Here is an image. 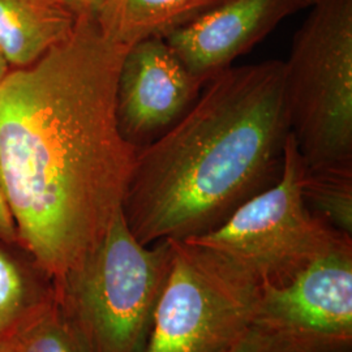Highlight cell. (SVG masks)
Returning <instances> with one entry per match:
<instances>
[{"mask_svg": "<svg viewBox=\"0 0 352 352\" xmlns=\"http://www.w3.org/2000/svg\"><path fill=\"white\" fill-rule=\"evenodd\" d=\"M126 50L96 17H77L63 42L0 81V188L19 247L52 280L122 210L138 153L116 119Z\"/></svg>", "mask_w": 352, "mask_h": 352, "instance_id": "obj_1", "label": "cell"}, {"mask_svg": "<svg viewBox=\"0 0 352 352\" xmlns=\"http://www.w3.org/2000/svg\"><path fill=\"white\" fill-rule=\"evenodd\" d=\"M289 136L283 62L228 68L136 153L122 205L126 226L144 245L213 231L277 183Z\"/></svg>", "mask_w": 352, "mask_h": 352, "instance_id": "obj_2", "label": "cell"}, {"mask_svg": "<svg viewBox=\"0 0 352 352\" xmlns=\"http://www.w3.org/2000/svg\"><path fill=\"white\" fill-rule=\"evenodd\" d=\"M170 261V240L144 245L116 214L98 245L52 280L80 351H146Z\"/></svg>", "mask_w": 352, "mask_h": 352, "instance_id": "obj_3", "label": "cell"}, {"mask_svg": "<svg viewBox=\"0 0 352 352\" xmlns=\"http://www.w3.org/2000/svg\"><path fill=\"white\" fill-rule=\"evenodd\" d=\"M285 64L289 133L307 167L352 166V0H315Z\"/></svg>", "mask_w": 352, "mask_h": 352, "instance_id": "obj_4", "label": "cell"}, {"mask_svg": "<svg viewBox=\"0 0 352 352\" xmlns=\"http://www.w3.org/2000/svg\"><path fill=\"white\" fill-rule=\"evenodd\" d=\"M171 261L145 352H231L254 325L261 285L225 254L170 240Z\"/></svg>", "mask_w": 352, "mask_h": 352, "instance_id": "obj_5", "label": "cell"}, {"mask_svg": "<svg viewBox=\"0 0 352 352\" xmlns=\"http://www.w3.org/2000/svg\"><path fill=\"white\" fill-rule=\"evenodd\" d=\"M302 170L304 161L289 133L277 183L240 205L218 228L189 241L225 254L261 287L287 285L347 235L308 209L300 190Z\"/></svg>", "mask_w": 352, "mask_h": 352, "instance_id": "obj_6", "label": "cell"}, {"mask_svg": "<svg viewBox=\"0 0 352 352\" xmlns=\"http://www.w3.org/2000/svg\"><path fill=\"white\" fill-rule=\"evenodd\" d=\"M254 325L305 352H352V236L342 235L287 285L263 286Z\"/></svg>", "mask_w": 352, "mask_h": 352, "instance_id": "obj_7", "label": "cell"}, {"mask_svg": "<svg viewBox=\"0 0 352 352\" xmlns=\"http://www.w3.org/2000/svg\"><path fill=\"white\" fill-rule=\"evenodd\" d=\"M204 87L164 38L131 46L116 85V119L122 136L136 151L151 145L188 113Z\"/></svg>", "mask_w": 352, "mask_h": 352, "instance_id": "obj_8", "label": "cell"}, {"mask_svg": "<svg viewBox=\"0 0 352 352\" xmlns=\"http://www.w3.org/2000/svg\"><path fill=\"white\" fill-rule=\"evenodd\" d=\"M307 0H222L164 38L189 72L204 84L232 67Z\"/></svg>", "mask_w": 352, "mask_h": 352, "instance_id": "obj_9", "label": "cell"}, {"mask_svg": "<svg viewBox=\"0 0 352 352\" xmlns=\"http://www.w3.org/2000/svg\"><path fill=\"white\" fill-rule=\"evenodd\" d=\"M75 24L60 0H0V54L11 68L28 67L63 42Z\"/></svg>", "mask_w": 352, "mask_h": 352, "instance_id": "obj_10", "label": "cell"}, {"mask_svg": "<svg viewBox=\"0 0 352 352\" xmlns=\"http://www.w3.org/2000/svg\"><path fill=\"white\" fill-rule=\"evenodd\" d=\"M222 0H106L96 21L103 36L129 49L149 38H166Z\"/></svg>", "mask_w": 352, "mask_h": 352, "instance_id": "obj_11", "label": "cell"}, {"mask_svg": "<svg viewBox=\"0 0 352 352\" xmlns=\"http://www.w3.org/2000/svg\"><path fill=\"white\" fill-rule=\"evenodd\" d=\"M54 295V282L19 245L0 241V338Z\"/></svg>", "mask_w": 352, "mask_h": 352, "instance_id": "obj_12", "label": "cell"}, {"mask_svg": "<svg viewBox=\"0 0 352 352\" xmlns=\"http://www.w3.org/2000/svg\"><path fill=\"white\" fill-rule=\"evenodd\" d=\"M300 190L312 213L352 236V166L311 168L304 164Z\"/></svg>", "mask_w": 352, "mask_h": 352, "instance_id": "obj_13", "label": "cell"}, {"mask_svg": "<svg viewBox=\"0 0 352 352\" xmlns=\"http://www.w3.org/2000/svg\"><path fill=\"white\" fill-rule=\"evenodd\" d=\"M3 340L14 352H81L58 309L55 294L23 317Z\"/></svg>", "mask_w": 352, "mask_h": 352, "instance_id": "obj_14", "label": "cell"}, {"mask_svg": "<svg viewBox=\"0 0 352 352\" xmlns=\"http://www.w3.org/2000/svg\"><path fill=\"white\" fill-rule=\"evenodd\" d=\"M231 352H305L289 338L266 327L253 325Z\"/></svg>", "mask_w": 352, "mask_h": 352, "instance_id": "obj_15", "label": "cell"}, {"mask_svg": "<svg viewBox=\"0 0 352 352\" xmlns=\"http://www.w3.org/2000/svg\"><path fill=\"white\" fill-rule=\"evenodd\" d=\"M0 241L12 244V245H19L12 217L3 197L1 188H0Z\"/></svg>", "mask_w": 352, "mask_h": 352, "instance_id": "obj_16", "label": "cell"}, {"mask_svg": "<svg viewBox=\"0 0 352 352\" xmlns=\"http://www.w3.org/2000/svg\"><path fill=\"white\" fill-rule=\"evenodd\" d=\"M77 17H96L106 0H60Z\"/></svg>", "mask_w": 352, "mask_h": 352, "instance_id": "obj_17", "label": "cell"}, {"mask_svg": "<svg viewBox=\"0 0 352 352\" xmlns=\"http://www.w3.org/2000/svg\"><path fill=\"white\" fill-rule=\"evenodd\" d=\"M10 69H11L10 64L7 63L4 56L0 54V81L10 72Z\"/></svg>", "mask_w": 352, "mask_h": 352, "instance_id": "obj_18", "label": "cell"}, {"mask_svg": "<svg viewBox=\"0 0 352 352\" xmlns=\"http://www.w3.org/2000/svg\"><path fill=\"white\" fill-rule=\"evenodd\" d=\"M0 352H14L11 344L3 338H0Z\"/></svg>", "mask_w": 352, "mask_h": 352, "instance_id": "obj_19", "label": "cell"}, {"mask_svg": "<svg viewBox=\"0 0 352 352\" xmlns=\"http://www.w3.org/2000/svg\"><path fill=\"white\" fill-rule=\"evenodd\" d=\"M307 1H308V3H309V4H312V3H314V1H315V0H307Z\"/></svg>", "mask_w": 352, "mask_h": 352, "instance_id": "obj_20", "label": "cell"}]
</instances>
